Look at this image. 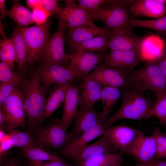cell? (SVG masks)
Masks as SVG:
<instances>
[{
  "label": "cell",
  "mask_w": 166,
  "mask_h": 166,
  "mask_svg": "<svg viewBox=\"0 0 166 166\" xmlns=\"http://www.w3.org/2000/svg\"><path fill=\"white\" fill-rule=\"evenodd\" d=\"M18 88L23 99L28 125L37 129L45 120V105L49 89L43 85L35 72L30 77H24Z\"/></svg>",
  "instance_id": "cell-1"
},
{
  "label": "cell",
  "mask_w": 166,
  "mask_h": 166,
  "mask_svg": "<svg viewBox=\"0 0 166 166\" xmlns=\"http://www.w3.org/2000/svg\"><path fill=\"white\" fill-rule=\"evenodd\" d=\"M154 104L152 101L134 89H124L120 107L106 121V131L116 121L122 119L147 120Z\"/></svg>",
  "instance_id": "cell-2"
},
{
  "label": "cell",
  "mask_w": 166,
  "mask_h": 166,
  "mask_svg": "<svg viewBox=\"0 0 166 166\" xmlns=\"http://www.w3.org/2000/svg\"><path fill=\"white\" fill-rule=\"evenodd\" d=\"M131 88L143 94L147 90L166 92V77L156 63L132 71L128 74Z\"/></svg>",
  "instance_id": "cell-3"
},
{
  "label": "cell",
  "mask_w": 166,
  "mask_h": 166,
  "mask_svg": "<svg viewBox=\"0 0 166 166\" xmlns=\"http://www.w3.org/2000/svg\"><path fill=\"white\" fill-rule=\"evenodd\" d=\"M50 19L45 24L27 26L20 29L28 50L27 66L38 62L50 36L52 25Z\"/></svg>",
  "instance_id": "cell-4"
},
{
  "label": "cell",
  "mask_w": 166,
  "mask_h": 166,
  "mask_svg": "<svg viewBox=\"0 0 166 166\" xmlns=\"http://www.w3.org/2000/svg\"><path fill=\"white\" fill-rule=\"evenodd\" d=\"M130 1L112 0L92 14L93 20L102 22L111 31L130 26L129 13L126 7Z\"/></svg>",
  "instance_id": "cell-5"
},
{
  "label": "cell",
  "mask_w": 166,
  "mask_h": 166,
  "mask_svg": "<svg viewBox=\"0 0 166 166\" xmlns=\"http://www.w3.org/2000/svg\"><path fill=\"white\" fill-rule=\"evenodd\" d=\"M65 6L61 8L59 13L57 16L58 28L65 30L78 26L85 25L96 27L93 22L92 15L89 13L79 7L77 1L65 0Z\"/></svg>",
  "instance_id": "cell-6"
},
{
  "label": "cell",
  "mask_w": 166,
  "mask_h": 166,
  "mask_svg": "<svg viewBox=\"0 0 166 166\" xmlns=\"http://www.w3.org/2000/svg\"><path fill=\"white\" fill-rule=\"evenodd\" d=\"M105 54V52L94 53L78 49L68 54V66L76 79L83 80L97 65L103 63Z\"/></svg>",
  "instance_id": "cell-7"
},
{
  "label": "cell",
  "mask_w": 166,
  "mask_h": 166,
  "mask_svg": "<svg viewBox=\"0 0 166 166\" xmlns=\"http://www.w3.org/2000/svg\"><path fill=\"white\" fill-rule=\"evenodd\" d=\"M65 30L58 28L56 32L50 35L46 46L38 61L39 65L54 64L69 65V55L64 50Z\"/></svg>",
  "instance_id": "cell-8"
},
{
  "label": "cell",
  "mask_w": 166,
  "mask_h": 166,
  "mask_svg": "<svg viewBox=\"0 0 166 166\" xmlns=\"http://www.w3.org/2000/svg\"><path fill=\"white\" fill-rule=\"evenodd\" d=\"M35 72L46 88L72 83L75 75L68 66L58 64L39 65Z\"/></svg>",
  "instance_id": "cell-9"
},
{
  "label": "cell",
  "mask_w": 166,
  "mask_h": 166,
  "mask_svg": "<svg viewBox=\"0 0 166 166\" xmlns=\"http://www.w3.org/2000/svg\"><path fill=\"white\" fill-rule=\"evenodd\" d=\"M6 115L7 130L24 126L27 117L24 101L18 87L6 98L0 106Z\"/></svg>",
  "instance_id": "cell-10"
},
{
  "label": "cell",
  "mask_w": 166,
  "mask_h": 166,
  "mask_svg": "<svg viewBox=\"0 0 166 166\" xmlns=\"http://www.w3.org/2000/svg\"><path fill=\"white\" fill-rule=\"evenodd\" d=\"M67 130L59 121L40 128L34 138L36 146L62 149L69 141Z\"/></svg>",
  "instance_id": "cell-11"
},
{
  "label": "cell",
  "mask_w": 166,
  "mask_h": 166,
  "mask_svg": "<svg viewBox=\"0 0 166 166\" xmlns=\"http://www.w3.org/2000/svg\"><path fill=\"white\" fill-rule=\"evenodd\" d=\"M156 148L154 135L147 136L139 130L136 137L125 150L124 153L148 164L155 158Z\"/></svg>",
  "instance_id": "cell-12"
},
{
  "label": "cell",
  "mask_w": 166,
  "mask_h": 166,
  "mask_svg": "<svg viewBox=\"0 0 166 166\" xmlns=\"http://www.w3.org/2000/svg\"><path fill=\"white\" fill-rule=\"evenodd\" d=\"M101 113V118L100 122L79 136L69 141L62 149L61 153L62 156L72 159L89 143L105 133V130L104 125L108 117Z\"/></svg>",
  "instance_id": "cell-13"
},
{
  "label": "cell",
  "mask_w": 166,
  "mask_h": 166,
  "mask_svg": "<svg viewBox=\"0 0 166 166\" xmlns=\"http://www.w3.org/2000/svg\"><path fill=\"white\" fill-rule=\"evenodd\" d=\"M141 58L140 51L110 50L106 53L103 63L109 68L128 74Z\"/></svg>",
  "instance_id": "cell-14"
},
{
  "label": "cell",
  "mask_w": 166,
  "mask_h": 166,
  "mask_svg": "<svg viewBox=\"0 0 166 166\" xmlns=\"http://www.w3.org/2000/svg\"><path fill=\"white\" fill-rule=\"evenodd\" d=\"M88 75L102 86L127 88L130 86L128 74L109 68L102 63L97 65Z\"/></svg>",
  "instance_id": "cell-15"
},
{
  "label": "cell",
  "mask_w": 166,
  "mask_h": 166,
  "mask_svg": "<svg viewBox=\"0 0 166 166\" xmlns=\"http://www.w3.org/2000/svg\"><path fill=\"white\" fill-rule=\"evenodd\" d=\"M130 26L111 31L107 49L112 50L140 51L141 42Z\"/></svg>",
  "instance_id": "cell-16"
},
{
  "label": "cell",
  "mask_w": 166,
  "mask_h": 166,
  "mask_svg": "<svg viewBox=\"0 0 166 166\" xmlns=\"http://www.w3.org/2000/svg\"><path fill=\"white\" fill-rule=\"evenodd\" d=\"M101 118V112L97 111L94 106L80 108L73 119V128L68 133L69 141L96 125Z\"/></svg>",
  "instance_id": "cell-17"
},
{
  "label": "cell",
  "mask_w": 166,
  "mask_h": 166,
  "mask_svg": "<svg viewBox=\"0 0 166 166\" xmlns=\"http://www.w3.org/2000/svg\"><path fill=\"white\" fill-rule=\"evenodd\" d=\"M128 10L132 17L161 18L166 14V0H132Z\"/></svg>",
  "instance_id": "cell-18"
},
{
  "label": "cell",
  "mask_w": 166,
  "mask_h": 166,
  "mask_svg": "<svg viewBox=\"0 0 166 166\" xmlns=\"http://www.w3.org/2000/svg\"><path fill=\"white\" fill-rule=\"evenodd\" d=\"M139 130L131 126L119 125L111 126L105 132L113 148L123 154L137 136Z\"/></svg>",
  "instance_id": "cell-19"
},
{
  "label": "cell",
  "mask_w": 166,
  "mask_h": 166,
  "mask_svg": "<svg viewBox=\"0 0 166 166\" xmlns=\"http://www.w3.org/2000/svg\"><path fill=\"white\" fill-rule=\"evenodd\" d=\"M111 31L105 27L80 26L68 28L65 39L69 47L87 40L101 36H110Z\"/></svg>",
  "instance_id": "cell-20"
},
{
  "label": "cell",
  "mask_w": 166,
  "mask_h": 166,
  "mask_svg": "<svg viewBox=\"0 0 166 166\" xmlns=\"http://www.w3.org/2000/svg\"><path fill=\"white\" fill-rule=\"evenodd\" d=\"M78 85L79 92L80 108L94 106L100 101L102 86L88 75Z\"/></svg>",
  "instance_id": "cell-21"
},
{
  "label": "cell",
  "mask_w": 166,
  "mask_h": 166,
  "mask_svg": "<svg viewBox=\"0 0 166 166\" xmlns=\"http://www.w3.org/2000/svg\"><path fill=\"white\" fill-rule=\"evenodd\" d=\"M79 100V92L78 85L72 83L66 94L61 118L58 121L66 130L70 125L78 111Z\"/></svg>",
  "instance_id": "cell-22"
},
{
  "label": "cell",
  "mask_w": 166,
  "mask_h": 166,
  "mask_svg": "<svg viewBox=\"0 0 166 166\" xmlns=\"http://www.w3.org/2000/svg\"><path fill=\"white\" fill-rule=\"evenodd\" d=\"M114 152H117L110 144L105 132L97 141L85 146L72 159L77 162L99 154Z\"/></svg>",
  "instance_id": "cell-23"
},
{
  "label": "cell",
  "mask_w": 166,
  "mask_h": 166,
  "mask_svg": "<svg viewBox=\"0 0 166 166\" xmlns=\"http://www.w3.org/2000/svg\"><path fill=\"white\" fill-rule=\"evenodd\" d=\"M72 83L54 86L49 89L44 108L45 119L49 117L61 105L64 103L69 87Z\"/></svg>",
  "instance_id": "cell-24"
},
{
  "label": "cell",
  "mask_w": 166,
  "mask_h": 166,
  "mask_svg": "<svg viewBox=\"0 0 166 166\" xmlns=\"http://www.w3.org/2000/svg\"><path fill=\"white\" fill-rule=\"evenodd\" d=\"M12 41L16 55V62L19 71L22 74L27 66L28 50L27 45L20 29L14 27L9 38Z\"/></svg>",
  "instance_id": "cell-25"
},
{
  "label": "cell",
  "mask_w": 166,
  "mask_h": 166,
  "mask_svg": "<svg viewBox=\"0 0 166 166\" xmlns=\"http://www.w3.org/2000/svg\"><path fill=\"white\" fill-rule=\"evenodd\" d=\"M14 4L7 10L6 16L11 18L20 29L34 24L32 13L19 1H13Z\"/></svg>",
  "instance_id": "cell-26"
},
{
  "label": "cell",
  "mask_w": 166,
  "mask_h": 166,
  "mask_svg": "<svg viewBox=\"0 0 166 166\" xmlns=\"http://www.w3.org/2000/svg\"><path fill=\"white\" fill-rule=\"evenodd\" d=\"M124 159L123 154L119 152L103 153L77 162L76 166H109L121 163Z\"/></svg>",
  "instance_id": "cell-27"
},
{
  "label": "cell",
  "mask_w": 166,
  "mask_h": 166,
  "mask_svg": "<svg viewBox=\"0 0 166 166\" xmlns=\"http://www.w3.org/2000/svg\"><path fill=\"white\" fill-rule=\"evenodd\" d=\"M110 36H101L90 39L70 47L71 53L78 49L89 52H105Z\"/></svg>",
  "instance_id": "cell-28"
},
{
  "label": "cell",
  "mask_w": 166,
  "mask_h": 166,
  "mask_svg": "<svg viewBox=\"0 0 166 166\" xmlns=\"http://www.w3.org/2000/svg\"><path fill=\"white\" fill-rule=\"evenodd\" d=\"M129 24L132 28H144L161 33L166 32V15L152 19H141L132 18Z\"/></svg>",
  "instance_id": "cell-29"
},
{
  "label": "cell",
  "mask_w": 166,
  "mask_h": 166,
  "mask_svg": "<svg viewBox=\"0 0 166 166\" xmlns=\"http://www.w3.org/2000/svg\"><path fill=\"white\" fill-rule=\"evenodd\" d=\"M121 96L120 88L102 86L100 101L103 104L102 109L110 113Z\"/></svg>",
  "instance_id": "cell-30"
},
{
  "label": "cell",
  "mask_w": 166,
  "mask_h": 166,
  "mask_svg": "<svg viewBox=\"0 0 166 166\" xmlns=\"http://www.w3.org/2000/svg\"><path fill=\"white\" fill-rule=\"evenodd\" d=\"M23 155L29 160L39 161H62L55 153L48 152L38 147L22 149Z\"/></svg>",
  "instance_id": "cell-31"
},
{
  "label": "cell",
  "mask_w": 166,
  "mask_h": 166,
  "mask_svg": "<svg viewBox=\"0 0 166 166\" xmlns=\"http://www.w3.org/2000/svg\"><path fill=\"white\" fill-rule=\"evenodd\" d=\"M14 146L22 149L37 147L34 138L17 128L7 130Z\"/></svg>",
  "instance_id": "cell-32"
},
{
  "label": "cell",
  "mask_w": 166,
  "mask_h": 166,
  "mask_svg": "<svg viewBox=\"0 0 166 166\" xmlns=\"http://www.w3.org/2000/svg\"><path fill=\"white\" fill-rule=\"evenodd\" d=\"M156 100L148 117H156L162 124L166 122V92L156 93Z\"/></svg>",
  "instance_id": "cell-33"
},
{
  "label": "cell",
  "mask_w": 166,
  "mask_h": 166,
  "mask_svg": "<svg viewBox=\"0 0 166 166\" xmlns=\"http://www.w3.org/2000/svg\"><path fill=\"white\" fill-rule=\"evenodd\" d=\"M24 77L22 73L12 80L0 84V106L6 98L23 81Z\"/></svg>",
  "instance_id": "cell-34"
},
{
  "label": "cell",
  "mask_w": 166,
  "mask_h": 166,
  "mask_svg": "<svg viewBox=\"0 0 166 166\" xmlns=\"http://www.w3.org/2000/svg\"><path fill=\"white\" fill-rule=\"evenodd\" d=\"M0 24V35L2 38L0 40V47L5 50L12 65L15 67V62H16L17 58L13 43L10 39L6 36L1 22Z\"/></svg>",
  "instance_id": "cell-35"
},
{
  "label": "cell",
  "mask_w": 166,
  "mask_h": 166,
  "mask_svg": "<svg viewBox=\"0 0 166 166\" xmlns=\"http://www.w3.org/2000/svg\"><path fill=\"white\" fill-rule=\"evenodd\" d=\"M112 0H78V6L89 13L92 15L103 5Z\"/></svg>",
  "instance_id": "cell-36"
},
{
  "label": "cell",
  "mask_w": 166,
  "mask_h": 166,
  "mask_svg": "<svg viewBox=\"0 0 166 166\" xmlns=\"http://www.w3.org/2000/svg\"><path fill=\"white\" fill-rule=\"evenodd\" d=\"M32 13L34 23L36 25L45 23L51 16L43 6L34 9Z\"/></svg>",
  "instance_id": "cell-37"
},
{
  "label": "cell",
  "mask_w": 166,
  "mask_h": 166,
  "mask_svg": "<svg viewBox=\"0 0 166 166\" xmlns=\"http://www.w3.org/2000/svg\"><path fill=\"white\" fill-rule=\"evenodd\" d=\"M21 73L19 71L14 72L4 62L0 63V81L1 83L10 81Z\"/></svg>",
  "instance_id": "cell-38"
},
{
  "label": "cell",
  "mask_w": 166,
  "mask_h": 166,
  "mask_svg": "<svg viewBox=\"0 0 166 166\" xmlns=\"http://www.w3.org/2000/svg\"><path fill=\"white\" fill-rule=\"evenodd\" d=\"M43 6L51 16L57 15L60 12L61 8L57 5L56 0H42Z\"/></svg>",
  "instance_id": "cell-39"
},
{
  "label": "cell",
  "mask_w": 166,
  "mask_h": 166,
  "mask_svg": "<svg viewBox=\"0 0 166 166\" xmlns=\"http://www.w3.org/2000/svg\"><path fill=\"white\" fill-rule=\"evenodd\" d=\"M30 166H71V164L63 161H39L29 160Z\"/></svg>",
  "instance_id": "cell-40"
},
{
  "label": "cell",
  "mask_w": 166,
  "mask_h": 166,
  "mask_svg": "<svg viewBox=\"0 0 166 166\" xmlns=\"http://www.w3.org/2000/svg\"><path fill=\"white\" fill-rule=\"evenodd\" d=\"M152 134L156 139V148L166 151V136L162 133L158 128L155 129Z\"/></svg>",
  "instance_id": "cell-41"
},
{
  "label": "cell",
  "mask_w": 166,
  "mask_h": 166,
  "mask_svg": "<svg viewBox=\"0 0 166 166\" xmlns=\"http://www.w3.org/2000/svg\"><path fill=\"white\" fill-rule=\"evenodd\" d=\"M156 63L166 77V53L164 52L156 60Z\"/></svg>",
  "instance_id": "cell-42"
},
{
  "label": "cell",
  "mask_w": 166,
  "mask_h": 166,
  "mask_svg": "<svg viewBox=\"0 0 166 166\" xmlns=\"http://www.w3.org/2000/svg\"><path fill=\"white\" fill-rule=\"evenodd\" d=\"M0 59L1 62L4 63L10 69L13 71L14 70L15 67L12 65L6 52L2 47H0Z\"/></svg>",
  "instance_id": "cell-43"
},
{
  "label": "cell",
  "mask_w": 166,
  "mask_h": 166,
  "mask_svg": "<svg viewBox=\"0 0 166 166\" xmlns=\"http://www.w3.org/2000/svg\"><path fill=\"white\" fill-rule=\"evenodd\" d=\"M26 5L32 10L38 7L43 6L42 0H26Z\"/></svg>",
  "instance_id": "cell-44"
},
{
  "label": "cell",
  "mask_w": 166,
  "mask_h": 166,
  "mask_svg": "<svg viewBox=\"0 0 166 166\" xmlns=\"http://www.w3.org/2000/svg\"><path fill=\"white\" fill-rule=\"evenodd\" d=\"M14 146L11 140L1 143L0 145V154L2 156L6 152Z\"/></svg>",
  "instance_id": "cell-45"
},
{
  "label": "cell",
  "mask_w": 166,
  "mask_h": 166,
  "mask_svg": "<svg viewBox=\"0 0 166 166\" xmlns=\"http://www.w3.org/2000/svg\"><path fill=\"white\" fill-rule=\"evenodd\" d=\"M7 10L5 0H0V18L4 22L5 21Z\"/></svg>",
  "instance_id": "cell-46"
},
{
  "label": "cell",
  "mask_w": 166,
  "mask_h": 166,
  "mask_svg": "<svg viewBox=\"0 0 166 166\" xmlns=\"http://www.w3.org/2000/svg\"><path fill=\"white\" fill-rule=\"evenodd\" d=\"M0 166H20L18 162L14 159H3L1 161Z\"/></svg>",
  "instance_id": "cell-47"
},
{
  "label": "cell",
  "mask_w": 166,
  "mask_h": 166,
  "mask_svg": "<svg viewBox=\"0 0 166 166\" xmlns=\"http://www.w3.org/2000/svg\"><path fill=\"white\" fill-rule=\"evenodd\" d=\"M147 165L149 166H166V160L161 159L154 158L151 163Z\"/></svg>",
  "instance_id": "cell-48"
},
{
  "label": "cell",
  "mask_w": 166,
  "mask_h": 166,
  "mask_svg": "<svg viewBox=\"0 0 166 166\" xmlns=\"http://www.w3.org/2000/svg\"><path fill=\"white\" fill-rule=\"evenodd\" d=\"M8 118L5 114L3 111L2 108L0 107V128L2 129L7 124Z\"/></svg>",
  "instance_id": "cell-49"
},
{
  "label": "cell",
  "mask_w": 166,
  "mask_h": 166,
  "mask_svg": "<svg viewBox=\"0 0 166 166\" xmlns=\"http://www.w3.org/2000/svg\"><path fill=\"white\" fill-rule=\"evenodd\" d=\"M121 163H117L109 166H122Z\"/></svg>",
  "instance_id": "cell-50"
},
{
  "label": "cell",
  "mask_w": 166,
  "mask_h": 166,
  "mask_svg": "<svg viewBox=\"0 0 166 166\" xmlns=\"http://www.w3.org/2000/svg\"><path fill=\"white\" fill-rule=\"evenodd\" d=\"M135 166H149L147 164H142L141 165H137Z\"/></svg>",
  "instance_id": "cell-51"
},
{
  "label": "cell",
  "mask_w": 166,
  "mask_h": 166,
  "mask_svg": "<svg viewBox=\"0 0 166 166\" xmlns=\"http://www.w3.org/2000/svg\"><path fill=\"white\" fill-rule=\"evenodd\" d=\"M165 124L166 127V122L165 123Z\"/></svg>",
  "instance_id": "cell-52"
},
{
  "label": "cell",
  "mask_w": 166,
  "mask_h": 166,
  "mask_svg": "<svg viewBox=\"0 0 166 166\" xmlns=\"http://www.w3.org/2000/svg\"><path fill=\"white\" fill-rule=\"evenodd\" d=\"M164 52L166 53V50Z\"/></svg>",
  "instance_id": "cell-53"
},
{
  "label": "cell",
  "mask_w": 166,
  "mask_h": 166,
  "mask_svg": "<svg viewBox=\"0 0 166 166\" xmlns=\"http://www.w3.org/2000/svg\"><path fill=\"white\" fill-rule=\"evenodd\" d=\"M27 166H30L29 165H28Z\"/></svg>",
  "instance_id": "cell-54"
}]
</instances>
